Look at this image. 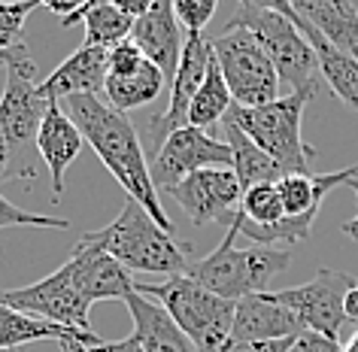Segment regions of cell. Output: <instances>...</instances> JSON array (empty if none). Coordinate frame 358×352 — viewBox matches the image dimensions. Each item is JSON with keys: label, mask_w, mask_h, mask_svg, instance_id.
Listing matches in <instances>:
<instances>
[{"label": "cell", "mask_w": 358, "mask_h": 352, "mask_svg": "<svg viewBox=\"0 0 358 352\" xmlns=\"http://www.w3.org/2000/svg\"><path fill=\"white\" fill-rule=\"evenodd\" d=\"M61 106L67 110V115L73 119V125L83 131L85 143L94 149V155L101 158V164L110 170L113 179L119 183L128 197H134L161 228L173 231L164 204L155 183H152V170L146 161V149L134 122L124 113L113 110L106 101H101L97 94H76L61 101Z\"/></svg>", "instance_id": "6da1fadb"}, {"label": "cell", "mask_w": 358, "mask_h": 352, "mask_svg": "<svg viewBox=\"0 0 358 352\" xmlns=\"http://www.w3.org/2000/svg\"><path fill=\"white\" fill-rule=\"evenodd\" d=\"M85 243L103 249L131 274L179 276L189 270V243H179L173 231L161 228L143 206L128 197L110 225L83 234Z\"/></svg>", "instance_id": "7a4b0ae2"}, {"label": "cell", "mask_w": 358, "mask_h": 352, "mask_svg": "<svg viewBox=\"0 0 358 352\" xmlns=\"http://www.w3.org/2000/svg\"><path fill=\"white\" fill-rule=\"evenodd\" d=\"M134 288L164 307L170 319L192 340L194 352H225L231 346V325H234L237 301L213 295L210 288L198 286L185 274L167 276L164 283L134 279Z\"/></svg>", "instance_id": "3957f363"}, {"label": "cell", "mask_w": 358, "mask_h": 352, "mask_svg": "<svg viewBox=\"0 0 358 352\" xmlns=\"http://www.w3.org/2000/svg\"><path fill=\"white\" fill-rule=\"evenodd\" d=\"M322 83L289 92L262 106H231L228 115L237 122V128L246 134L262 152H267L285 174H310V158L316 149L303 143L301 122L303 110L319 94Z\"/></svg>", "instance_id": "277c9868"}, {"label": "cell", "mask_w": 358, "mask_h": 352, "mask_svg": "<svg viewBox=\"0 0 358 352\" xmlns=\"http://www.w3.org/2000/svg\"><path fill=\"white\" fill-rule=\"evenodd\" d=\"M234 234L225 231V237L210 255L201 261H192L185 276H192L198 286L210 288L213 295L228 297V301H240L246 295L267 292L282 270L292 265V249L282 246H234Z\"/></svg>", "instance_id": "5b68a950"}, {"label": "cell", "mask_w": 358, "mask_h": 352, "mask_svg": "<svg viewBox=\"0 0 358 352\" xmlns=\"http://www.w3.org/2000/svg\"><path fill=\"white\" fill-rule=\"evenodd\" d=\"M6 70V88L0 97V128L6 134L13 152V176H31V152H37V134L43 115L49 110V97L40 92L37 83V61L24 43L0 55Z\"/></svg>", "instance_id": "8992f818"}, {"label": "cell", "mask_w": 358, "mask_h": 352, "mask_svg": "<svg viewBox=\"0 0 358 352\" xmlns=\"http://www.w3.org/2000/svg\"><path fill=\"white\" fill-rule=\"evenodd\" d=\"M225 28H246L252 34L262 43V49L267 52V58L273 61L280 83H289L292 92L322 83L316 52H313L310 40L298 28V15L289 19V15L273 13V10L237 6V13L228 19Z\"/></svg>", "instance_id": "52a82bcc"}, {"label": "cell", "mask_w": 358, "mask_h": 352, "mask_svg": "<svg viewBox=\"0 0 358 352\" xmlns=\"http://www.w3.org/2000/svg\"><path fill=\"white\" fill-rule=\"evenodd\" d=\"M213 43V58L225 76V85L237 106H262L280 97V73L246 28H225Z\"/></svg>", "instance_id": "ba28073f"}, {"label": "cell", "mask_w": 358, "mask_h": 352, "mask_svg": "<svg viewBox=\"0 0 358 352\" xmlns=\"http://www.w3.org/2000/svg\"><path fill=\"white\" fill-rule=\"evenodd\" d=\"M0 304L13 307V310H22L28 316H37V319L64 325V328H76L92 334V301L79 292V286L73 283V274H70L67 261L61 265L55 274L37 279L31 286L22 288H0Z\"/></svg>", "instance_id": "9c48e42d"}, {"label": "cell", "mask_w": 358, "mask_h": 352, "mask_svg": "<svg viewBox=\"0 0 358 352\" xmlns=\"http://www.w3.org/2000/svg\"><path fill=\"white\" fill-rule=\"evenodd\" d=\"M234 164V155H231V146L225 140L213 137L203 128H185L173 131L170 137L155 149V158H152V183H155L158 195H164L170 185H176L179 179L198 174V170L207 167H228Z\"/></svg>", "instance_id": "30bf717a"}, {"label": "cell", "mask_w": 358, "mask_h": 352, "mask_svg": "<svg viewBox=\"0 0 358 352\" xmlns=\"http://www.w3.org/2000/svg\"><path fill=\"white\" fill-rule=\"evenodd\" d=\"M355 286V279L343 274V270H331L322 267L316 270V276L307 283L276 292L282 304H289L298 319L303 322L307 331H316L322 337L340 340V331L346 328V313H343V301L346 292Z\"/></svg>", "instance_id": "8fae6325"}, {"label": "cell", "mask_w": 358, "mask_h": 352, "mask_svg": "<svg viewBox=\"0 0 358 352\" xmlns=\"http://www.w3.org/2000/svg\"><path fill=\"white\" fill-rule=\"evenodd\" d=\"M210 64H213L210 37L207 34H185L176 76H173V83H170V104H167L164 113L152 119V128H149V137L155 143V149L173 131L189 125V106L194 101V94H198V88L203 85V79H207Z\"/></svg>", "instance_id": "7c38bea8"}, {"label": "cell", "mask_w": 358, "mask_h": 352, "mask_svg": "<svg viewBox=\"0 0 358 352\" xmlns=\"http://www.w3.org/2000/svg\"><path fill=\"white\" fill-rule=\"evenodd\" d=\"M164 195L182 206V213L194 225H210L219 219L231 222V216L240 206V197H243V188H240L234 170L207 167V170H198V174L179 179Z\"/></svg>", "instance_id": "4fadbf2b"}, {"label": "cell", "mask_w": 358, "mask_h": 352, "mask_svg": "<svg viewBox=\"0 0 358 352\" xmlns=\"http://www.w3.org/2000/svg\"><path fill=\"white\" fill-rule=\"evenodd\" d=\"M303 322L276 292H258L237 301L231 343H264V340H292L303 334Z\"/></svg>", "instance_id": "5bb4252c"}, {"label": "cell", "mask_w": 358, "mask_h": 352, "mask_svg": "<svg viewBox=\"0 0 358 352\" xmlns=\"http://www.w3.org/2000/svg\"><path fill=\"white\" fill-rule=\"evenodd\" d=\"M131 43L164 73L167 83H173L185 43V34L173 15V0H155L149 6V13L134 19Z\"/></svg>", "instance_id": "9a60e30c"}, {"label": "cell", "mask_w": 358, "mask_h": 352, "mask_svg": "<svg viewBox=\"0 0 358 352\" xmlns=\"http://www.w3.org/2000/svg\"><path fill=\"white\" fill-rule=\"evenodd\" d=\"M67 267L73 274V283L79 286L88 301H124L134 292V274L124 270L113 255L92 243L79 240L73 255L67 258Z\"/></svg>", "instance_id": "2e32d148"}, {"label": "cell", "mask_w": 358, "mask_h": 352, "mask_svg": "<svg viewBox=\"0 0 358 352\" xmlns=\"http://www.w3.org/2000/svg\"><path fill=\"white\" fill-rule=\"evenodd\" d=\"M83 131L73 125V119L67 115V110L61 106V101L49 97V110L43 115L40 134H37V155L43 158V164L49 167L52 176V201H61L64 195V174L83 152Z\"/></svg>", "instance_id": "e0dca14e"}, {"label": "cell", "mask_w": 358, "mask_h": 352, "mask_svg": "<svg viewBox=\"0 0 358 352\" xmlns=\"http://www.w3.org/2000/svg\"><path fill=\"white\" fill-rule=\"evenodd\" d=\"M106 58L110 49L97 46H79L73 55L64 58L52 73L40 83V92L52 101H67L76 94H97L106 83Z\"/></svg>", "instance_id": "ac0fdd59"}, {"label": "cell", "mask_w": 358, "mask_h": 352, "mask_svg": "<svg viewBox=\"0 0 358 352\" xmlns=\"http://www.w3.org/2000/svg\"><path fill=\"white\" fill-rule=\"evenodd\" d=\"M134 322L131 337L140 343L143 352H194L192 340L182 334V328L170 319V313L158 301L140 295L137 288L124 297Z\"/></svg>", "instance_id": "d6986e66"}, {"label": "cell", "mask_w": 358, "mask_h": 352, "mask_svg": "<svg viewBox=\"0 0 358 352\" xmlns=\"http://www.w3.org/2000/svg\"><path fill=\"white\" fill-rule=\"evenodd\" d=\"M294 13L310 22L331 46L358 61V10L352 0H303Z\"/></svg>", "instance_id": "ffe728a7"}, {"label": "cell", "mask_w": 358, "mask_h": 352, "mask_svg": "<svg viewBox=\"0 0 358 352\" xmlns=\"http://www.w3.org/2000/svg\"><path fill=\"white\" fill-rule=\"evenodd\" d=\"M298 28L303 31V37L310 40L313 52H316L322 83H325L346 106L358 110V61L343 55V52H337L310 22H303L301 15H298Z\"/></svg>", "instance_id": "44dd1931"}, {"label": "cell", "mask_w": 358, "mask_h": 352, "mask_svg": "<svg viewBox=\"0 0 358 352\" xmlns=\"http://www.w3.org/2000/svg\"><path fill=\"white\" fill-rule=\"evenodd\" d=\"M222 128H225V143L231 146V155H234V164H231V170H234V176H237V183H240L243 192H249L252 185L276 183V179L285 176V170L276 164L267 152L258 149L255 143L237 128V122L231 119V115L222 119Z\"/></svg>", "instance_id": "7402d4cb"}, {"label": "cell", "mask_w": 358, "mask_h": 352, "mask_svg": "<svg viewBox=\"0 0 358 352\" xmlns=\"http://www.w3.org/2000/svg\"><path fill=\"white\" fill-rule=\"evenodd\" d=\"M164 85H167L164 73H161V70L146 58L137 70H131V73L106 76L103 94H106V104H110L113 110H119V113L128 115L134 110L149 106L161 92H164Z\"/></svg>", "instance_id": "603a6c76"}, {"label": "cell", "mask_w": 358, "mask_h": 352, "mask_svg": "<svg viewBox=\"0 0 358 352\" xmlns=\"http://www.w3.org/2000/svg\"><path fill=\"white\" fill-rule=\"evenodd\" d=\"M73 334L79 331L0 304V349H15L22 343H34V340H64V337H73Z\"/></svg>", "instance_id": "cb8c5ba5"}, {"label": "cell", "mask_w": 358, "mask_h": 352, "mask_svg": "<svg viewBox=\"0 0 358 352\" xmlns=\"http://www.w3.org/2000/svg\"><path fill=\"white\" fill-rule=\"evenodd\" d=\"M83 28H85V46L97 49H113L119 43L131 40L134 19L124 15L119 6H113L110 0H92V6L83 13Z\"/></svg>", "instance_id": "d4e9b609"}, {"label": "cell", "mask_w": 358, "mask_h": 352, "mask_svg": "<svg viewBox=\"0 0 358 352\" xmlns=\"http://www.w3.org/2000/svg\"><path fill=\"white\" fill-rule=\"evenodd\" d=\"M231 106H234V97H231L228 85H225V76H222L216 58H213V64L207 70V79H203V85L198 88V94H194V101L189 106V125L192 128L207 131V128H213V125H219L222 119H225Z\"/></svg>", "instance_id": "484cf974"}, {"label": "cell", "mask_w": 358, "mask_h": 352, "mask_svg": "<svg viewBox=\"0 0 358 352\" xmlns=\"http://www.w3.org/2000/svg\"><path fill=\"white\" fill-rule=\"evenodd\" d=\"M237 216L246 225H252V228H273V225H280L285 219V204L280 197L276 183H262L243 192Z\"/></svg>", "instance_id": "4316f807"}, {"label": "cell", "mask_w": 358, "mask_h": 352, "mask_svg": "<svg viewBox=\"0 0 358 352\" xmlns=\"http://www.w3.org/2000/svg\"><path fill=\"white\" fill-rule=\"evenodd\" d=\"M37 6L40 0H0V55H6L19 43H24L22 28Z\"/></svg>", "instance_id": "83f0119b"}, {"label": "cell", "mask_w": 358, "mask_h": 352, "mask_svg": "<svg viewBox=\"0 0 358 352\" xmlns=\"http://www.w3.org/2000/svg\"><path fill=\"white\" fill-rule=\"evenodd\" d=\"M3 228H55V231H67L70 222L67 219H55V216L31 213V210H24V206H15L10 197L0 195V231Z\"/></svg>", "instance_id": "f1b7e54d"}, {"label": "cell", "mask_w": 358, "mask_h": 352, "mask_svg": "<svg viewBox=\"0 0 358 352\" xmlns=\"http://www.w3.org/2000/svg\"><path fill=\"white\" fill-rule=\"evenodd\" d=\"M219 0H173V15L182 34H203L216 15Z\"/></svg>", "instance_id": "f546056e"}, {"label": "cell", "mask_w": 358, "mask_h": 352, "mask_svg": "<svg viewBox=\"0 0 358 352\" xmlns=\"http://www.w3.org/2000/svg\"><path fill=\"white\" fill-rule=\"evenodd\" d=\"M40 6H46L49 13H55L61 19V24L67 28V24L83 19V13L92 6V0H40Z\"/></svg>", "instance_id": "4dcf8cb0"}, {"label": "cell", "mask_w": 358, "mask_h": 352, "mask_svg": "<svg viewBox=\"0 0 358 352\" xmlns=\"http://www.w3.org/2000/svg\"><path fill=\"white\" fill-rule=\"evenodd\" d=\"M289 352H340V340L322 337V334H316V331H303L292 340Z\"/></svg>", "instance_id": "1f68e13d"}, {"label": "cell", "mask_w": 358, "mask_h": 352, "mask_svg": "<svg viewBox=\"0 0 358 352\" xmlns=\"http://www.w3.org/2000/svg\"><path fill=\"white\" fill-rule=\"evenodd\" d=\"M294 340V337H292ZM292 340H264V343H231L225 352H289Z\"/></svg>", "instance_id": "d6a6232c"}, {"label": "cell", "mask_w": 358, "mask_h": 352, "mask_svg": "<svg viewBox=\"0 0 358 352\" xmlns=\"http://www.w3.org/2000/svg\"><path fill=\"white\" fill-rule=\"evenodd\" d=\"M240 6H249V10H273V13L289 15V19L298 15L292 6V0H240Z\"/></svg>", "instance_id": "836d02e7"}, {"label": "cell", "mask_w": 358, "mask_h": 352, "mask_svg": "<svg viewBox=\"0 0 358 352\" xmlns=\"http://www.w3.org/2000/svg\"><path fill=\"white\" fill-rule=\"evenodd\" d=\"M88 349H92V352H143V349H140V343L134 340V337L113 340V343L101 340V343H94V346H88Z\"/></svg>", "instance_id": "e575fe53"}, {"label": "cell", "mask_w": 358, "mask_h": 352, "mask_svg": "<svg viewBox=\"0 0 358 352\" xmlns=\"http://www.w3.org/2000/svg\"><path fill=\"white\" fill-rule=\"evenodd\" d=\"M113 6H119L124 15H131V19H140L143 13H149V6L155 3V0H110Z\"/></svg>", "instance_id": "d590c367"}, {"label": "cell", "mask_w": 358, "mask_h": 352, "mask_svg": "<svg viewBox=\"0 0 358 352\" xmlns=\"http://www.w3.org/2000/svg\"><path fill=\"white\" fill-rule=\"evenodd\" d=\"M13 176V152H10V143H6V134L0 128V183Z\"/></svg>", "instance_id": "8d00e7d4"}, {"label": "cell", "mask_w": 358, "mask_h": 352, "mask_svg": "<svg viewBox=\"0 0 358 352\" xmlns=\"http://www.w3.org/2000/svg\"><path fill=\"white\" fill-rule=\"evenodd\" d=\"M343 313H346V325H358V283H355V286L346 292Z\"/></svg>", "instance_id": "74e56055"}, {"label": "cell", "mask_w": 358, "mask_h": 352, "mask_svg": "<svg viewBox=\"0 0 358 352\" xmlns=\"http://www.w3.org/2000/svg\"><path fill=\"white\" fill-rule=\"evenodd\" d=\"M346 185L352 188V195H355V204H358V176H355V179H349ZM340 228H343V234H346V237L358 240V213H355V216H352V219H349V222H343V225H340Z\"/></svg>", "instance_id": "f35d334b"}, {"label": "cell", "mask_w": 358, "mask_h": 352, "mask_svg": "<svg viewBox=\"0 0 358 352\" xmlns=\"http://www.w3.org/2000/svg\"><path fill=\"white\" fill-rule=\"evenodd\" d=\"M346 349H349V352H358V331L352 334V340H349V343H346Z\"/></svg>", "instance_id": "ab89813d"}, {"label": "cell", "mask_w": 358, "mask_h": 352, "mask_svg": "<svg viewBox=\"0 0 358 352\" xmlns=\"http://www.w3.org/2000/svg\"><path fill=\"white\" fill-rule=\"evenodd\" d=\"M294 3H303V0H292V6H294Z\"/></svg>", "instance_id": "60d3db41"}, {"label": "cell", "mask_w": 358, "mask_h": 352, "mask_svg": "<svg viewBox=\"0 0 358 352\" xmlns=\"http://www.w3.org/2000/svg\"><path fill=\"white\" fill-rule=\"evenodd\" d=\"M340 352H349V349H340Z\"/></svg>", "instance_id": "b9f144b4"}, {"label": "cell", "mask_w": 358, "mask_h": 352, "mask_svg": "<svg viewBox=\"0 0 358 352\" xmlns=\"http://www.w3.org/2000/svg\"><path fill=\"white\" fill-rule=\"evenodd\" d=\"M0 67H3V61H0Z\"/></svg>", "instance_id": "7bdbcfd3"}]
</instances>
